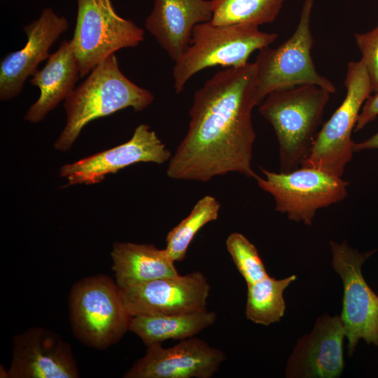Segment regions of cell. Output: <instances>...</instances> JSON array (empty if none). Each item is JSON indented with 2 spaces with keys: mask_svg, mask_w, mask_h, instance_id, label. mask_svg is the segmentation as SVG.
Here are the masks:
<instances>
[{
  "mask_svg": "<svg viewBox=\"0 0 378 378\" xmlns=\"http://www.w3.org/2000/svg\"><path fill=\"white\" fill-rule=\"evenodd\" d=\"M119 288L132 316L206 310L211 288L206 276L198 271Z\"/></svg>",
  "mask_w": 378,
  "mask_h": 378,
  "instance_id": "8fae6325",
  "label": "cell"
},
{
  "mask_svg": "<svg viewBox=\"0 0 378 378\" xmlns=\"http://www.w3.org/2000/svg\"><path fill=\"white\" fill-rule=\"evenodd\" d=\"M354 38L361 54L360 61L369 75L373 92H376L378 91V22L370 31L355 33Z\"/></svg>",
  "mask_w": 378,
  "mask_h": 378,
  "instance_id": "d4e9b609",
  "label": "cell"
},
{
  "mask_svg": "<svg viewBox=\"0 0 378 378\" xmlns=\"http://www.w3.org/2000/svg\"><path fill=\"white\" fill-rule=\"evenodd\" d=\"M220 204L211 195L199 200L189 215L168 232L166 251L172 259L182 261L196 234L209 222L217 220Z\"/></svg>",
  "mask_w": 378,
  "mask_h": 378,
  "instance_id": "603a6c76",
  "label": "cell"
},
{
  "mask_svg": "<svg viewBox=\"0 0 378 378\" xmlns=\"http://www.w3.org/2000/svg\"><path fill=\"white\" fill-rule=\"evenodd\" d=\"M345 97L318 130L310 154L302 166L317 168L342 177L353 157L352 132L366 99L373 92L367 70L359 60L348 62Z\"/></svg>",
  "mask_w": 378,
  "mask_h": 378,
  "instance_id": "52a82bcc",
  "label": "cell"
},
{
  "mask_svg": "<svg viewBox=\"0 0 378 378\" xmlns=\"http://www.w3.org/2000/svg\"><path fill=\"white\" fill-rule=\"evenodd\" d=\"M8 378H78L71 345L56 332L32 327L13 340Z\"/></svg>",
  "mask_w": 378,
  "mask_h": 378,
  "instance_id": "5bb4252c",
  "label": "cell"
},
{
  "mask_svg": "<svg viewBox=\"0 0 378 378\" xmlns=\"http://www.w3.org/2000/svg\"><path fill=\"white\" fill-rule=\"evenodd\" d=\"M276 38V34L262 31L253 24L216 25L211 21L197 24L188 48L175 61L176 92L181 93L188 80L206 68L246 65L254 51L270 46Z\"/></svg>",
  "mask_w": 378,
  "mask_h": 378,
  "instance_id": "5b68a950",
  "label": "cell"
},
{
  "mask_svg": "<svg viewBox=\"0 0 378 378\" xmlns=\"http://www.w3.org/2000/svg\"><path fill=\"white\" fill-rule=\"evenodd\" d=\"M69 28L66 18L50 8L43 10L40 17L25 25V46L6 55L0 63V99L6 101L22 92L24 82L38 69V65L50 55L49 50L59 36Z\"/></svg>",
  "mask_w": 378,
  "mask_h": 378,
  "instance_id": "9a60e30c",
  "label": "cell"
},
{
  "mask_svg": "<svg viewBox=\"0 0 378 378\" xmlns=\"http://www.w3.org/2000/svg\"><path fill=\"white\" fill-rule=\"evenodd\" d=\"M286 0H211L216 25L248 24L260 26L274 22Z\"/></svg>",
  "mask_w": 378,
  "mask_h": 378,
  "instance_id": "7402d4cb",
  "label": "cell"
},
{
  "mask_svg": "<svg viewBox=\"0 0 378 378\" xmlns=\"http://www.w3.org/2000/svg\"><path fill=\"white\" fill-rule=\"evenodd\" d=\"M45 66L37 70L30 83L40 90V95L28 109L24 119L38 122L66 99L74 90L80 75L71 41H63L59 48L50 54Z\"/></svg>",
  "mask_w": 378,
  "mask_h": 378,
  "instance_id": "ac0fdd59",
  "label": "cell"
},
{
  "mask_svg": "<svg viewBox=\"0 0 378 378\" xmlns=\"http://www.w3.org/2000/svg\"><path fill=\"white\" fill-rule=\"evenodd\" d=\"M370 149H378V132L371 137L362 142L354 143V152Z\"/></svg>",
  "mask_w": 378,
  "mask_h": 378,
  "instance_id": "4316f807",
  "label": "cell"
},
{
  "mask_svg": "<svg viewBox=\"0 0 378 378\" xmlns=\"http://www.w3.org/2000/svg\"><path fill=\"white\" fill-rule=\"evenodd\" d=\"M212 15L211 0H155L144 26L175 62L188 48L194 27Z\"/></svg>",
  "mask_w": 378,
  "mask_h": 378,
  "instance_id": "e0dca14e",
  "label": "cell"
},
{
  "mask_svg": "<svg viewBox=\"0 0 378 378\" xmlns=\"http://www.w3.org/2000/svg\"><path fill=\"white\" fill-rule=\"evenodd\" d=\"M295 279V275L282 279H276L267 276L247 285L245 309L247 319L263 326H269L279 321L286 309L283 293Z\"/></svg>",
  "mask_w": 378,
  "mask_h": 378,
  "instance_id": "44dd1931",
  "label": "cell"
},
{
  "mask_svg": "<svg viewBox=\"0 0 378 378\" xmlns=\"http://www.w3.org/2000/svg\"><path fill=\"white\" fill-rule=\"evenodd\" d=\"M69 314L74 337L100 350L118 343L130 330L132 318L117 282L105 274L83 278L72 286Z\"/></svg>",
  "mask_w": 378,
  "mask_h": 378,
  "instance_id": "277c9868",
  "label": "cell"
},
{
  "mask_svg": "<svg viewBox=\"0 0 378 378\" xmlns=\"http://www.w3.org/2000/svg\"><path fill=\"white\" fill-rule=\"evenodd\" d=\"M255 73L254 62L227 68L196 91L188 131L169 160V178L207 182L237 172L256 179L251 164Z\"/></svg>",
  "mask_w": 378,
  "mask_h": 378,
  "instance_id": "6da1fadb",
  "label": "cell"
},
{
  "mask_svg": "<svg viewBox=\"0 0 378 378\" xmlns=\"http://www.w3.org/2000/svg\"><path fill=\"white\" fill-rule=\"evenodd\" d=\"M378 116V91L371 94L363 104L354 132H358Z\"/></svg>",
  "mask_w": 378,
  "mask_h": 378,
  "instance_id": "484cf974",
  "label": "cell"
},
{
  "mask_svg": "<svg viewBox=\"0 0 378 378\" xmlns=\"http://www.w3.org/2000/svg\"><path fill=\"white\" fill-rule=\"evenodd\" d=\"M345 331L340 316L324 314L309 334L300 337L288 360L286 377H339L344 368Z\"/></svg>",
  "mask_w": 378,
  "mask_h": 378,
  "instance_id": "2e32d148",
  "label": "cell"
},
{
  "mask_svg": "<svg viewBox=\"0 0 378 378\" xmlns=\"http://www.w3.org/2000/svg\"><path fill=\"white\" fill-rule=\"evenodd\" d=\"M76 1V22L71 41L81 77L116 51L136 47L144 41V29L120 16L111 0Z\"/></svg>",
  "mask_w": 378,
  "mask_h": 378,
  "instance_id": "9c48e42d",
  "label": "cell"
},
{
  "mask_svg": "<svg viewBox=\"0 0 378 378\" xmlns=\"http://www.w3.org/2000/svg\"><path fill=\"white\" fill-rule=\"evenodd\" d=\"M169 150L149 125L141 124L131 139L118 146L85 158L60 169V176L69 185L94 184L106 175L137 162L158 164L170 160Z\"/></svg>",
  "mask_w": 378,
  "mask_h": 378,
  "instance_id": "4fadbf2b",
  "label": "cell"
},
{
  "mask_svg": "<svg viewBox=\"0 0 378 378\" xmlns=\"http://www.w3.org/2000/svg\"><path fill=\"white\" fill-rule=\"evenodd\" d=\"M264 177L255 179L258 186L270 193L275 210L288 219L310 225L316 211L344 200L349 182L326 171L301 166L288 172H274L260 167Z\"/></svg>",
  "mask_w": 378,
  "mask_h": 378,
  "instance_id": "ba28073f",
  "label": "cell"
},
{
  "mask_svg": "<svg viewBox=\"0 0 378 378\" xmlns=\"http://www.w3.org/2000/svg\"><path fill=\"white\" fill-rule=\"evenodd\" d=\"M111 255L119 286L179 274L166 249L152 244L115 242Z\"/></svg>",
  "mask_w": 378,
  "mask_h": 378,
  "instance_id": "d6986e66",
  "label": "cell"
},
{
  "mask_svg": "<svg viewBox=\"0 0 378 378\" xmlns=\"http://www.w3.org/2000/svg\"><path fill=\"white\" fill-rule=\"evenodd\" d=\"M314 0H304L298 25L293 34L276 48L267 46L258 50L255 65V99L258 106L271 92L303 84L318 85L330 94L336 87L320 74L311 51L314 37L310 21Z\"/></svg>",
  "mask_w": 378,
  "mask_h": 378,
  "instance_id": "8992f818",
  "label": "cell"
},
{
  "mask_svg": "<svg viewBox=\"0 0 378 378\" xmlns=\"http://www.w3.org/2000/svg\"><path fill=\"white\" fill-rule=\"evenodd\" d=\"M216 321V314L207 309L179 314L133 316L130 331L147 346L168 340H185L195 336Z\"/></svg>",
  "mask_w": 378,
  "mask_h": 378,
  "instance_id": "ffe728a7",
  "label": "cell"
},
{
  "mask_svg": "<svg viewBox=\"0 0 378 378\" xmlns=\"http://www.w3.org/2000/svg\"><path fill=\"white\" fill-rule=\"evenodd\" d=\"M332 264L344 284L340 318L351 355L360 339L378 346V295L364 279L361 267L373 251L360 253L346 241L329 242Z\"/></svg>",
  "mask_w": 378,
  "mask_h": 378,
  "instance_id": "30bf717a",
  "label": "cell"
},
{
  "mask_svg": "<svg viewBox=\"0 0 378 378\" xmlns=\"http://www.w3.org/2000/svg\"><path fill=\"white\" fill-rule=\"evenodd\" d=\"M154 100L153 93L126 77L113 54L97 65L65 99L66 122L55 143L69 150L90 122L131 107L141 111Z\"/></svg>",
  "mask_w": 378,
  "mask_h": 378,
  "instance_id": "7a4b0ae2",
  "label": "cell"
},
{
  "mask_svg": "<svg viewBox=\"0 0 378 378\" xmlns=\"http://www.w3.org/2000/svg\"><path fill=\"white\" fill-rule=\"evenodd\" d=\"M225 244L232 261L247 285L269 276L256 247L244 234L232 232L228 235Z\"/></svg>",
  "mask_w": 378,
  "mask_h": 378,
  "instance_id": "cb8c5ba5",
  "label": "cell"
},
{
  "mask_svg": "<svg viewBox=\"0 0 378 378\" xmlns=\"http://www.w3.org/2000/svg\"><path fill=\"white\" fill-rule=\"evenodd\" d=\"M330 96L316 85H295L271 92L258 105L275 132L281 172L298 169L309 157Z\"/></svg>",
  "mask_w": 378,
  "mask_h": 378,
  "instance_id": "3957f363",
  "label": "cell"
},
{
  "mask_svg": "<svg viewBox=\"0 0 378 378\" xmlns=\"http://www.w3.org/2000/svg\"><path fill=\"white\" fill-rule=\"evenodd\" d=\"M225 360V354L192 337L173 346H147L145 355L124 374L125 378H211Z\"/></svg>",
  "mask_w": 378,
  "mask_h": 378,
  "instance_id": "7c38bea8",
  "label": "cell"
}]
</instances>
